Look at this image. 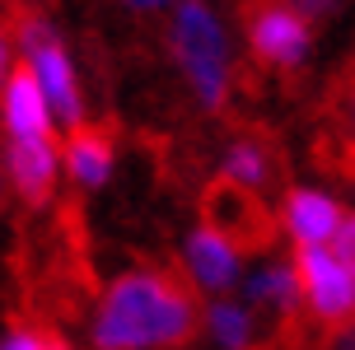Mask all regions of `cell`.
Wrapping results in <instances>:
<instances>
[{
    "label": "cell",
    "mask_w": 355,
    "mask_h": 350,
    "mask_svg": "<svg viewBox=\"0 0 355 350\" xmlns=\"http://www.w3.org/2000/svg\"><path fill=\"white\" fill-rule=\"evenodd\" d=\"M0 350H71V346L61 332H47V327H15L0 341Z\"/></svg>",
    "instance_id": "9a60e30c"
},
{
    "label": "cell",
    "mask_w": 355,
    "mask_h": 350,
    "mask_svg": "<svg viewBox=\"0 0 355 350\" xmlns=\"http://www.w3.org/2000/svg\"><path fill=\"white\" fill-rule=\"evenodd\" d=\"M66 173L75 177V187H103L112 173V131L107 126H71L66 136Z\"/></svg>",
    "instance_id": "30bf717a"
},
{
    "label": "cell",
    "mask_w": 355,
    "mask_h": 350,
    "mask_svg": "<svg viewBox=\"0 0 355 350\" xmlns=\"http://www.w3.org/2000/svg\"><path fill=\"white\" fill-rule=\"evenodd\" d=\"M0 126H5L10 140L52 136V103H47V94H42L28 61L10 70V80L0 89Z\"/></svg>",
    "instance_id": "52a82bcc"
},
{
    "label": "cell",
    "mask_w": 355,
    "mask_h": 350,
    "mask_svg": "<svg viewBox=\"0 0 355 350\" xmlns=\"http://www.w3.org/2000/svg\"><path fill=\"white\" fill-rule=\"evenodd\" d=\"M290 5H295L304 19H322V15H332V10H337V0H290Z\"/></svg>",
    "instance_id": "e0dca14e"
},
{
    "label": "cell",
    "mask_w": 355,
    "mask_h": 350,
    "mask_svg": "<svg viewBox=\"0 0 355 350\" xmlns=\"http://www.w3.org/2000/svg\"><path fill=\"white\" fill-rule=\"evenodd\" d=\"M346 122H351V145H355V75H351V89H346Z\"/></svg>",
    "instance_id": "ffe728a7"
},
{
    "label": "cell",
    "mask_w": 355,
    "mask_h": 350,
    "mask_svg": "<svg viewBox=\"0 0 355 350\" xmlns=\"http://www.w3.org/2000/svg\"><path fill=\"white\" fill-rule=\"evenodd\" d=\"M196 327V299L173 271H126L103 290L94 313V350H159L187 341Z\"/></svg>",
    "instance_id": "6da1fadb"
},
{
    "label": "cell",
    "mask_w": 355,
    "mask_h": 350,
    "mask_svg": "<svg viewBox=\"0 0 355 350\" xmlns=\"http://www.w3.org/2000/svg\"><path fill=\"white\" fill-rule=\"evenodd\" d=\"M10 37H5V28H0V89H5V80H10Z\"/></svg>",
    "instance_id": "ac0fdd59"
},
{
    "label": "cell",
    "mask_w": 355,
    "mask_h": 350,
    "mask_svg": "<svg viewBox=\"0 0 355 350\" xmlns=\"http://www.w3.org/2000/svg\"><path fill=\"white\" fill-rule=\"evenodd\" d=\"M131 10H141V15H150V10H168V5H182V0H126Z\"/></svg>",
    "instance_id": "d6986e66"
},
{
    "label": "cell",
    "mask_w": 355,
    "mask_h": 350,
    "mask_svg": "<svg viewBox=\"0 0 355 350\" xmlns=\"http://www.w3.org/2000/svg\"><path fill=\"white\" fill-rule=\"evenodd\" d=\"M168 47L182 66L201 107H220L230 98V37L206 0H182L168 24Z\"/></svg>",
    "instance_id": "7a4b0ae2"
},
{
    "label": "cell",
    "mask_w": 355,
    "mask_h": 350,
    "mask_svg": "<svg viewBox=\"0 0 355 350\" xmlns=\"http://www.w3.org/2000/svg\"><path fill=\"white\" fill-rule=\"evenodd\" d=\"M239 262H243V252L215 229H196L187 238V271L201 290H230L239 276Z\"/></svg>",
    "instance_id": "8fae6325"
},
{
    "label": "cell",
    "mask_w": 355,
    "mask_h": 350,
    "mask_svg": "<svg viewBox=\"0 0 355 350\" xmlns=\"http://www.w3.org/2000/svg\"><path fill=\"white\" fill-rule=\"evenodd\" d=\"M19 47H24V61L33 66L52 112L66 126H80L85 122V98H80V80H75V66L61 47V37H56V28L37 15H19Z\"/></svg>",
    "instance_id": "3957f363"
},
{
    "label": "cell",
    "mask_w": 355,
    "mask_h": 350,
    "mask_svg": "<svg viewBox=\"0 0 355 350\" xmlns=\"http://www.w3.org/2000/svg\"><path fill=\"white\" fill-rule=\"evenodd\" d=\"M243 28H248L252 56L271 70H300L313 47V28L309 19L290 5V0H248L243 5Z\"/></svg>",
    "instance_id": "277c9868"
},
{
    "label": "cell",
    "mask_w": 355,
    "mask_h": 350,
    "mask_svg": "<svg viewBox=\"0 0 355 350\" xmlns=\"http://www.w3.org/2000/svg\"><path fill=\"white\" fill-rule=\"evenodd\" d=\"M295 276H300L309 313L327 327H346L355 317V271L332 247H300L295 243Z\"/></svg>",
    "instance_id": "8992f818"
},
{
    "label": "cell",
    "mask_w": 355,
    "mask_h": 350,
    "mask_svg": "<svg viewBox=\"0 0 355 350\" xmlns=\"http://www.w3.org/2000/svg\"><path fill=\"white\" fill-rule=\"evenodd\" d=\"M225 177L243 182L252 192L271 187V155H266L262 140H234L230 150H225Z\"/></svg>",
    "instance_id": "5bb4252c"
},
{
    "label": "cell",
    "mask_w": 355,
    "mask_h": 350,
    "mask_svg": "<svg viewBox=\"0 0 355 350\" xmlns=\"http://www.w3.org/2000/svg\"><path fill=\"white\" fill-rule=\"evenodd\" d=\"M332 252H337L341 262L355 271V215H346L341 220V229H337V238H332Z\"/></svg>",
    "instance_id": "2e32d148"
},
{
    "label": "cell",
    "mask_w": 355,
    "mask_h": 350,
    "mask_svg": "<svg viewBox=\"0 0 355 350\" xmlns=\"http://www.w3.org/2000/svg\"><path fill=\"white\" fill-rule=\"evenodd\" d=\"M206 327H211L220 350H252V341H257V317H252V308L248 304H234V299H215L211 313H206Z\"/></svg>",
    "instance_id": "4fadbf2b"
},
{
    "label": "cell",
    "mask_w": 355,
    "mask_h": 350,
    "mask_svg": "<svg viewBox=\"0 0 355 350\" xmlns=\"http://www.w3.org/2000/svg\"><path fill=\"white\" fill-rule=\"evenodd\" d=\"M201 215H206V229L225 234L239 252H262L276 238V220H271L266 201L252 187L230 182V177H220L201 192Z\"/></svg>",
    "instance_id": "5b68a950"
},
{
    "label": "cell",
    "mask_w": 355,
    "mask_h": 350,
    "mask_svg": "<svg viewBox=\"0 0 355 350\" xmlns=\"http://www.w3.org/2000/svg\"><path fill=\"white\" fill-rule=\"evenodd\" d=\"M346 210L332 201L327 192H313V187H295L285 196V229L300 247H322L337 238Z\"/></svg>",
    "instance_id": "9c48e42d"
},
{
    "label": "cell",
    "mask_w": 355,
    "mask_h": 350,
    "mask_svg": "<svg viewBox=\"0 0 355 350\" xmlns=\"http://www.w3.org/2000/svg\"><path fill=\"white\" fill-rule=\"evenodd\" d=\"M248 299L257 308H271L281 322H295L304 308V290H300V276H295V262H266L262 271H252Z\"/></svg>",
    "instance_id": "7c38bea8"
},
{
    "label": "cell",
    "mask_w": 355,
    "mask_h": 350,
    "mask_svg": "<svg viewBox=\"0 0 355 350\" xmlns=\"http://www.w3.org/2000/svg\"><path fill=\"white\" fill-rule=\"evenodd\" d=\"M5 173H10V187L19 192V201L47 206L56 192V140L52 136L10 140L5 145Z\"/></svg>",
    "instance_id": "ba28073f"
}]
</instances>
